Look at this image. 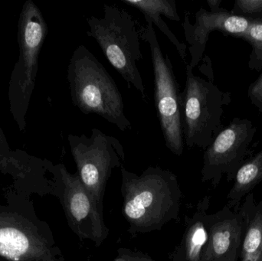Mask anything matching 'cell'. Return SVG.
<instances>
[{"label":"cell","mask_w":262,"mask_h":261,"mask_svg":"<svg viewBox=\"0 0 262 261\" xmlns=\"http://www.w3.org/2000/svg\"><path fill=\"white\" fill-rule=\"evenodd\" d=\"M124 216L132 230L149 231L177 216L181 193L168 170L149 167L140 176L121 167Z\"/></svg>","instance_id":"1"},{"label":"cell","mask_w":262,"mask_h":261,"mask_svg":"<svg viewBox=\"0 0 262 261\" xmlns=\"http://www.w3.org/2000/svg\"><path fill=\"white\" fill-rule=\"evenodd\" d=\"M68 81L74 105L84 114L95 113L121 131L131 130L124 113L121 91L98 58L85 47L78 46L68 66Z\"/></svg>","instance_id":"2"},{"label":"cell","mask_w":262,"mask_h":261,"mask_svg":"<svg viewBox=\"0 0 262 261\" xmlns=\"http://www.w3.org/2000/svg\"><path fill=\"white\" fill-rule=\"evenodd\" d=\"M104 16L87 18L88 36L94 38L112 66L146 100V89L137 63L143 59L140 35L130 14L115 5H104Z\"/></svg>","instance_id":"3"},{"label":"cell","mask_w":262,"mask_h":261,"mask_svg":"<svg viewBox=\"0 0 262 261\" xmlns=\"http://www.w3.org/2000/svg\"><path fill=\"white\" fill-rule=\"evenodd\" d=\"M48 34V26L39 8L27 0L21 8L18 23L19 56L9 83V106L20 131L26 130V116L33 93L40 52Z\"/></svg>","instance_id":"4"},{"label":"cell","mask_w":262,"mask_h":261,"mask_svg":"<svg viewBox=\"0 0 262 261\" xmlns=\"http://www.w3.org/2000/svg\"><path fill=\"white\" fill-rule=\"evenodd\" d=\"M186 81L181 92V127L184 144L206 150L224 127L222 124L223 105L228 93H223L212 81L193 74L186 64Z\"/></svg>","instance_id":"5"},{"label":"cell","mask_w":262,"mask_h":261,"mask_svg":"<svg viewBox=\"0 0 262 261\" xmlns=\"http://www.w3.org/2000/svg\"><path fill=\"white\" fill-rule=\"evenodd\" d=\"M139 35L149 47L154 76V101L160 128L168 150L181 156L184 150L181 127V92L173 67L168 55H164L152 22L140 26Z\"/></svg>","instance_id":"6"},{"label":"cell","mask_w":262,"mask_h":261,"mask_svg":"<svg viewBox=\"0 0 262 261\" xmlns=\"http://www.w3.org/2000/svg\"><path fill=\"white\" fill-rule=\"evenodd\" d=\"M49 228L36 218L0 206V259L3 261H61Z\"/></svg>","instance_id":"7"},{"label":"cell","mask_w":262,"mask_h":261,"mask_svg":"<svg viewBox=\"0 0 262 261\" xmlns=\"http://www.w3.org/2000/svg\"><path fill=\"white\" fill-rule=\"evenodd\" d=\"M71 152L78 169V176L86 189L101 208L106 183L114 169L125 160L121 143L115 136L97 128L92 130L90 137L69 134Z\"/></svg>","instance_id":"8"},{"label":"cell","mask_w":262,"mask_h":261,"mask_svg":"<svg viewBox=\"0 0 262 261\" xmlns=\"http://www.w3.org/2000/svg\"><path fill=\"white\" fill-rule=\"evenodd\" d=\"M257 128L248 119L235 117L205 150L202 180L216 187L226 176L234 181L238 170L252 156L251 144Z\"/></svg>","instance_id":"9"},{"label":"cell","mask_w":262,"mask_h":261,"mask_svg":"<svg viewBox=\"0 0 262 261\" xmlns=\"http://www.w3.org/2000/svg\"><path fill=\"white\" fill-rule=\"evenodd\" d=\"M58 196L72 229L82 239L101 244L107 237L101 208L81 182L78 173L71 174L62 164L52 167Z\"/></svg>","instance_id":"10"},{"label":"cell","mask_w":262,"mask_h":261,"mask_svg":"<svg viewBox=\"0 0 262 261\" xmlns=\"http://www.w3.org/2000/svg\"><path fill=\"white\" fill-rule=\"evenodd\" d=\"M252 21L253 18L232 15L226 9L220 12H212L200 8L195 13V23L192 24L189 20V12H185L182 27L189 44L188 48L191 55L189 65L192 68L198 65L204 55L209 35L212 32L219 31L224 35L243 38Z\"/></svg>","instance_id":"11"},{"label":"cell","mask_w":262,"mask_h":261,"mask_svg":"<svg viewBox=\"0 0 262 261\" xmlns=\"http://www.w3.org/2000/svg\"><path fill=\"white\" fill-rule=\"evenodd\" d=\"M246 221L242 206L234 208L226 204L208 216L209 239L201 261H239Z\"/></svg>","instance_id":"12"},{"label":"cell","mask_w":262,"mask_h":261,"mask_svg":"<svg viewBox=\"0 0 262 261\" xmlns=\"http://www.w3.org/2000/svg\"><path fill=\"white\" fill-rule=\"evenodd\" d=\"M128 6L138 9L146 19V22L155 25L160 32L175 46L183 62H186L187 46L180 42L176 35L171 32L162 15L172 21H180V17L177 12L175 0H121Z\"/></svg>","instance_id":"13"},{"label":"cell","mask_w":262,"mask_h":261,"mask_svg":"<svg viewBox=\"0 0 262 261\" xmlns=\"http://www.w3.org/2000/svg\"><path fill=\"white\" fill-rule=\"evenodd\" d=\"M241 206L246 227L239 261H262V199L256 202L252 192Z\"/></svg>","instance_id":"14"},{"label":"cell","mask_w":262,"mask_h":261,"mask_svg":"<svg viewBox=\"0 0 262 261\" xmlns=\"http://www.w3.org/2000/svg\"><path fill=\"white\" fill-rule=\"evenodd\" d=\"M209 205V197H206L200 202L198 209L191 221L183 246L184 261H201L209 239L207 212Z\"/></svg>","instance_id":"15"},{"label":"cell","mask_w":262,"mask_h":261,"mask_svg":"<svg viewBox=\"0 0 262 261\" xmlns=\"http://www.w3.org/2000/svg\"><path fill=\"white\" fill-rule=\"evenodd\" d=\"M262 181V150L252 156L240 168L228 194L227 205L234 208L241 206L245 198Z\"/></svg>","instance_id":"16"},{"label":"cell","mask_w":262,"mask_h":261,"mask_svg":"<svg viewBox=\"0 0 262 261\" xmlns=\"http://www.w3.org/2000/svg\"><path fill=\"white\" fill-rule=\"evenodd\" d=\"M243 39L252 46V52L249 55V68L260 72L262 69V17L253 18Z\"/></svg>","instance_id":"17"},{"label":"cell","mask_w":262,"mask_h":261,"mask_svg":"<svg viewBox=\"0 0 262 261\" xmlns=\"http://www.w3.org/2000/svg\"><path fill=\"white\" fill-rule=\"evenodd\" d=\"M0 170L4 174H11L15 178L21 177L26 167L19 158L10 150L6 136L0 127Z\"/></svg>","instance_id":"18"},{"label":"cell","mask_w":262,"mask_h":261,"mask_svg":"<svg viewBox=\"0 0 262 261\" xmlns=\"http://www.w3.org/2000/svg\"><path fill=\"white\" fill-rule=\"evenodd\" d=\"M231 13L249 18L262 17V0H236Z\"/></svg>","instance_id":"19"},{"label":"cell","mask_w":262,"mask_h":261,"mask_svg":"<svg viewBox=\"0 0 262 261\" xmlns=\"http://www.w3.org/2000/svg\"><path fill=\"white\" fill-rule=\"evenodd\" d=\"M248 97L254 107L262 112V73L260 76L249 85Z\"/></svg>","instance_id":"20"},{"label":"cell","mask_w":262,"mask_h":261,"mask_svg":"<svg viewBox=\"0 0 262 261\" xmlns=\"http://www.w3.org/2000/svg\"><path fill=\"white\" fill-rule=\"evenodd\" d=\"M223 0H207L208 6L210 8V12H217L223 10L224 8L221 7V3Z\"/></svg>","instance_id":"21"},{"label":"cell","mask_w":262,"mask_h":261,"mask_svg":"<svg viewBox=\"0 0 262 261\" xmlns=\"http://www.w3.org/2000/svg\"><path fill=\"white\" fill-rule=\"evenodd\" d=\"M116 261H152L146 260V259L142 258V257H135V256L126 255L124 257H121L119 260Z\"/></svg>","instance_id":"22"},{"label":"cell","mask_w":262,"mask_h":261,"mask_svg":"<svg viewBox=\"0 0 262 261\" xmlns=\"http://www.w3.org/2000/svg\"><path fill=\"white\" fill-rule=\"evenodd\" d=\"M0 261H3V260H2L1 259H0Z\"/></svg>","instance_id":"23"}]
</instances>
